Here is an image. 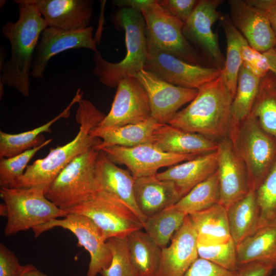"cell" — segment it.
Listing matches in <instances>:
<instances>
[{"instance_id": "5", "label": "cell", "mask_w": 276, "mask_h": 276, "mask_svg": "<svg viewBox=\"0 0 276 276\" xmlns=\"http://www.w3.org/2000/svg\"><path fill=\"white\" fill-rule=\"evenodd\" d=\"M41 187H1L0 196L6 210V236L14 235L46 223L68 213L60 209L45 196Z\"/></svg>"}, {"instance_id": "4", "label": "cell", "mask_w": 276, "mask_h": 276, "mask_svg": "<svg viewBox=\"0 0 276 276\" xmlns=\"http://www.w3.org/2000/svg\"><path fill=\"white\" fill-rule=\"evenodd\" d=\"M114 26L125 34L126 54L120 62L112 63L104 59L98 52L94 53L92 71L104 85L117 87L123 79L135 76L144 68L147 57L145 21L141 12L129 8H121L113 15Z\"/></svg>"}, {"instance_id": "49", "label": "cell", "mask_w": 276, "mask_h": 276, "mask_svg": "<svg viewBox=\"0 0 276 276\" xmlns=\"http://www.w3.org/2000/svg\"><path fill=\"white\" fill-rule=\"evenodd\" d=\"M0 213L2 216H7L6 208L4 203H1L0 205Z\"/></svg>"}, {"instance_id": "46", "label": "cell", "mask_w": 276, "mask_h": 276, "mask_svg": "<svg viewBox=\"0 0 276 276\" xmlns=\"http://www.w3.org/2000/svg\"><path fill=\"white\" fill-rule=\"evenodd\" d=\"M19 276H50L37 269L32 264L24 265V268Z\"/></svg>"}, {"instance_id": "6", "label": "cell", "mask_w": 276, "mask_h": 276, "mask_svg": "<svg viewBox=\"0 0 276 276\" xmlns=\"http://www.w3.org/2000/svg\"><path fill=\"white\" fill-rule=\"evenodd\" d=\"M99 152L93 148L73 159L50 185L45 192L46 197L65 211L96 194L100 190L96 175Z\"/></svg>"}, {"instance_id": "42", "label": "cell", "mask_w": 276, "mask_h": 276, "mask_svg": "<svg viewBox=\"0 0 276 276\" xmlns=\"http://www.w3.org/2000/svg\"><path fill=\"white\" fill-rule=\"evenodd\" d=\"M198 1L159 0L158 4L170 13L186 22L191 16Z\"/></svg>"}, {"instance_id": "26", "label": "cell", "mask_w": 276, "mask_h": 276, "mask_svg": "<svg viewBox=\"0 0 276 276\" xmlns=\"http://www.w3.org/2000/svg\"><path fill=\"white\" fill-rule=\"evenodd\" d=\"M83 93L78 89L68 106L59 114L48 122L32 130L21 133L11 134L0 131V158H9L19 154L42 143L43 132H50L53 124L62 118L70 116L71 109L82 98Z\"/></svg>"}, {"instance_id": "13", "label": "cell", "mask_w": 276, "mask_h": 276, "mask_svg": "<svg viewBox=\"0 0 276 276\" xmlns=\"http://www.w3.org/2000/svg\"><path fill=\"white\" fill-rule=\"evenodd\" d=\"M100 151L115 164L125 165L134 178L155 175L161 168L170 167L199 156L165 152L152 144L130 147L113 146Z\"/></svg>"}, {"instance_id": "34", "label": "cell", "mask_w": 276, "mask_h": 276, "mask_svg": "<svg viewBox=\"0 0 276 276\" xmlns=\"http://www.w3.org/2000/svg\"><path fill=\"white\" fill-rule=\"evenodd\" d=\"M219 179L217 171L192 189L172 206L187 215L201 211L218 203Z\"/></svg>"}, {"instance_id": "39", "label": "cell", "mask_w": 276, "mask_h": 276, "mask_svg": "<svg viewBox=\"0 0 276 276\" xmlns=\"http://www.w3.org/2000/svg\"><path fill=\"white\" fill-rule=\"evenodd\" d=\"M112 255L109 266L102 276H135L130 260L127 237H114L106 241Z\"/></svg>"}, {"instance_id": "14", "label": "cell", "mask_w": 276, "mask_h": 276, "mask_svg": "<svg viewBox=\"0 0 276 276\" xmlns=\"http://www.w3.org/2000/svg\"><path fill=\"white\" fill-rule=\"evenodd\" d=\"M147 94L151 118L161 124H168L184 105L191 102L198 89L177 86L144 68L135 76Z\"/></svg>"}, {"instance_id": "1", "label": "cell", "mask_w": 276, "mask_h": 276, "mask_svg": "<svg viewBox=\"0 0 276 276\" xmlns=\"http://www.w3.org/2000/svg\"><path fill=\"white\" fill-rule=\"evenodd\" d=\"M18 18L2 27L3 36L11 45V57L4 64L0 82L15 88L25 97L30 94V72L36 48L48 26L32 0H17Z\"/></svg>"}, {"instance_id": "35", "label": "cell", "mask_w": 276, "mask_h": 276, "mask_svg": "<svg viewBox=\"0 0 276 276\" xmlns=\"http://www.w3.org/2000/svg\"><path fill=\"white\" fill-rule=\"evenodd\" d=\"M187 216L172 206L148 217L143 224V228L163 248L167 246Z\"/></svg>"}, {"instance_id": "23", "label": "cell", "mask_w": 276, "mask_h": 276, "mask_svg": "<svg viewBox=\"0 0 276 276\" xmlns=\"http://www.w3.org/2000/svg\"><path fill=\"white\" fill-rule=\"evenodd\" d=\"M152 144L165 152L183 155H203L218 148V143L212 139L184 131L168 124H160L156 128Z\"/></svg>"}, {"instance_id": "40", "label": "cell", "mask_w": 276, "mask_h": 276, "mask_svg": "<svg viewBox=\"0 0 276 276\" xmlns=\"http://www.w3.org/2000/svg\"><path fill=\"white\" fill-rule=\"evenodd\" d=\"M241 57L242 64L260 78L270 71L264 55L250 47L245 38L241 46Z\"/></svg>"}, {"instance_id": "7", "label": "cell", "mask_w": 276, "mask_h": 276, "mask_svg": "<svg viewBox=\"0 0 276 276\" xmlns=\"http://www.w3.org/2000/svg\"><path fill=\"white\" fill-rule=\"evenodd\" d=\"M231 141L246 168L249 190L256 191L276 160V140L249 114Z\"/></svg>"}, {"instance_id": "44", "label": "cell", "mask_w": 276, "mask_h": 276, "mask_svg": "<svg viewBox=\"0 0 276 276\" xmlns=\"http://www.w3.org/2000/svg\"><path fill=\"white\" fill-rule=\"evenodd\" d=\"M273 267L262 261H252L238 266L235 276H269Z\"/></svg>"}, {"instance_id": "31", "label": "cell", "mask_w": 276, "mask_h": 276, "mask_svg": "<svg viewBox=\"0 0 276 276\" xmlns=\"http://www.w3.org/2000/svg\"><path fill=\"white\" fill-rule=\"evenodd\" d=\"M231 237L236 245L252 233L258 222L256 191L249 190L242 199L227 209Z\"/></svg>"}, {"instance_id": "28", "label": "cell", "mask_w": 276, "mask_h": 276, "mask_svg": "<svg viewBox=\"0 0 276 276\" xmlns=\"http://www.w3.org/2000/svg\"><path fill=\"white\" fill-rule=\"evenodd\" d=\"M127 239L134 275L157 276L162 248L142 230L131 233Z\"/></svg>"}, {"instance_id": "16", "label": "cell", "mask_w": 276, "mask_h": 276, "mask_svg": "<svg viewBox=\"0 0 276 276\" xmlns=\"http://www.w3.org/2000/svg\"><path fill=\"white\" fill-rule=\"evenodd\" d=\"M93 31L91 27L71 31L52 27L45 28L34 52L30 77L42 79L50 59L68 50L85 48L94 53L98 52Z\"/></svg>"}, {"instance_id": "12", "label": "cell", "mask_w": 276, "mask_h": 276, "mask_svg": "<svg viewBox=\"0 0 276 276\" xmlns=\"http://www.w3.org/2000/svg\"><path fill=\"white\" fill-rule=\"evenodd\" d=\"M151 118L146 91L136 77L131 76L119 82L109 112L96 127H116L144 122Z\"/></svg>"}, {"instance_id": "10", "label": "cell", "mask_w": 276, "mask_h": 276, "mask_svg": "<svg viewBox=\"0 0 276 276\" xmlns=\"http://www.w3.org/2000/svg\"><path fill=\"white\" fill-rule=\"evenodd\" d=\"M147 42L148 54L144 69L170 84L199 89L221 75V69L188 63L159 48L147 39Z\"/></svg>"}, {"instance_id": "51", "label": "cell", "mask_w": 276, "mask_h": 276, "mask_svg": "<svg viewBox=\"0 0 276 276\" xmlns=\"http://www.w3.org/2000/svg\"><path fill=\"white\" fill-rule=\"evenodd\" d=\"M273 276H276V273L274 274Z\"/></svg>"}, {"instance_id": "32", "label": "cell", "mask_w": 276, "mask_h": 276, "mask_svg": "<svg viewBox=\"0 0 276 276\" xmlns=\"http://www.w3.org/2000/svg\"><path fill=\"white\" fill-rule=\"evenodd\" d=\"M219 20L225 34L227 45L221 76L234 98L236 93L239 73L243 62L241 46L245 38L233 24L229 15L222 14Z\"/></svg>"}, {"instance_id": "41", "label": "cell", "mask_w": 276, "mask_h": 276, "mask_svg": "<svg viewBox=\"0 0 276 276\" xmlns=\"http://www.w3.org/2000/svg\"><path fill=\"white\" fill-rule=\"evenodd\" d=\"M235 271L224 268L206 260L198 258L183 276H235Z\"/></svg>"}, {"instance_id": "27", "label": "cell", "mask_w": 276, "mask_h": 276, "mask_svg": "<svg viewBox=\"0 0 276 276\" xmlns=\"http://www.w3.org/2000/svg\"><path fill=\"white\" fill-rule=\"evenodd\" d=\"M189 217L197 235V243L212 244L232 239L227 209L220 203L190 214Z\"/></svg>"}, {"instance_id": "29", "label": "cell", "mask_w": 276, "mask_h": 276, "mask_svg": "<svg viewBox=\"0 0 276 276\" xmlns=\"http://www.w3.org/2000/svg\"><path fill=\"white\" fill-rule=\"evenodd\" d=\"M238 266L252 261H262L276 269V227L257 228L237 245Z\"/></svg>"}, {"instance_id": "48", "label": "cell", "mask_w": 276, "mask_h": 276, "mask_svg": "<svg viewBox=\"0 0 276 276\" xmlns=\"http://www.w3.org/2000/svg\"><path fill=\"white\" fill-rule=\"evenodd\" d=\"M271 28L276 37V1L267 12Z\"/></svg>"}, {"instance_id": "8", "label": "cell", "mask_w": 276, "mask_h": 276, "mask_svg": "<svg viewBox=\"0 0 276 276\" xmlns=\"http://www.w3.org/2000/svg\"><path fill=\"white\" fill-rule=\"evenodd\" d=\"M65 211L89 218L101 230L106 241L114 237H127L143 228L140 219L127 205L103 190Z\"/></svg>"}, {"instance_id": "47", "label": "cell", "mask_w": 276, "mask_h": 276, "mask_svg": "<svg viewBox=\"0 0 276 276\" xmlns=\"http://www.w3.org/2000/svg\"><path fill=\"white\" fill-rule=\"evenodd\" d=\"M263 54L267 59L270 71L276 75V51L272 49Z\"/></svg>"}, {"instance_id": "20", "label": "cell", "mask_w": 276, "mask_h": 276, "mask_svg": "<svg viewBox=\"0 0 276 276\" xmlns=\"http://www.w3.org/2000/svg\"><path fill=\"white\" fill-rule=\"evenodd\" d=\"M48 27L71 31L89 27L93 12L90 0H32Z\"/></svg>"}, {"instance_id": "17", "label": "cell", "mask_w": 276, "mask_h": 276, "mask_svg": "<svg viewBox=\"0 0 276 276\" xmlns=\"http://www.w3.org/2000/svg\"><path fill=\"white\" fill-rule=\"evenodd\" d=\"M217 154L220 189L218 203L227 209L249 191L248 175L231 140L225 139L218 143Z\"/></svg>"}, {"instance_id": "30", "label": "cell", "mask_w": 276, "mask_h": 276, "mask_svg": "<svg viewBox=\"0 0 276 276\" xmlns=\"http://www.w3.org/2000/svg\"><path fill=\"white\" fill-rule=\"evenodd\" d=\"M260 80V78L242 65L231 107V138L235 135L240 125L250 114L258 93Z\"/></svg>"}, {"instance_id": "2", "label": "cell", "mask_w": 276, "mask_h": 276, "mask_svg": "<svg viewBox=\"0 0 276 276\" xmlns=\"http://www.w3.org/2000/svg\"><path fill=\"white\" fill-rule=\"evenodd\" d=\"M90 101L82 98L78 102L75 116L79 125L75 137L66 144L50 149L44 158L28 165L12 188L41 187L45 192L61 171L77 156L95 148L101 142L90 132L105 117Z\"/></svg>"}, {"instance_id": "18", "label": "cell", "mask_w": 276, "mask_h": 276, "mask_svg": "<svg viewBox=\"0 0 276 276\" xmlns=\"http://www.w3.org/2000/svg\"><path fill=\"white\" fill-rule=\"evenodd\" d=\"M228 3L233 24L250 47L261 53L276 47V37L267 12L254 7L246 0H229Z\"/></svg>"}, {"instance_id": "15", "label": "cell", "mask_w": 276, "mask_h": 276, "mask_svg": "<svg viewBox=\"0 0 276 276\" xmlns=\"http://www.w3.org/2000/svg\"><path fill=\"white\" fill-rule=\"evenodd\" d=\"M223 2L222 0L198 1L182 29L186 39L198 45L215 67L221 70L224 67L225 59L217 35L212 28L222 15L217 9Z\"/></svg>"}, {"instance_id": "50", "label": "cell", "mask_w": 276, "mask_h": 276, "mask_svg": "<svg viewBox=\"0 0 276 276\" xmlns=\"http://www.w3.org/2000/svg\"><path fill=\"white\" fill-rule=\"evenodd\" d=\"M273 50L276 51V47Z\"/></svg>"}, {"instance_id": "19", "label": "cell", "mask_w": 276, "mask_h": 276, "mask_svg": "<svg viewBox=\"0 0 276 276\" xmlns=\"http://www.w3.org/2000/svg\"><path fill=\"white\" fill-rule=\"evenodd\" d=\"M171 240L169 246L162 248L157 276H183L199 258L197 235L189 215Z\"/></svg>"}, {"instance_id": "21", "label": "cell", "mask_w": 276, "mask_h": 276, "mask_svg": "<svg viewBox=\"0 0 276 276\" xmlns=\"http://www.w3.org/2000/svg\"><path fill=\"white\" fill-rule=\"evenodd\" d=\"M96 175L100 190L113 195L127 205L143 225L147 218L136 204L135 178L130 172L117 166L104 152L99 151L96 161Z\"/></svg>"}, {"instance_id": "37", "label": "cell", "mask_w": 276, "mask_h": 276, "mask_svg": "<svg viewBox=\"0 0 276 276\" xmlns=\"http://www.w3.org/2000/svg\"><path fill=\"white\" fill-rule=\"evenodd\" d=\"M52 141L49 139L40 145L9 158H0V186L12 188L28 167V164L35 154Z\"/></svg>"}, {"instance_id": "9", "label": "cell", "mask_w": 276, "mask_h": 276, "mask_svg": "<svg viewBox=\"0 0 276 276\" xmlns=\"http://www.w3.org/2000/svg\"><path fill=\"white\" fill-rule=\"evenodd\" d=\"M145 21L147 40L188 63L200 65V58L183 35L184 22L161 6L157 0H143L139 10Z\"/></svg>"}, {"instance_id": "11", "label": "cell", "mask_w": 276, "mask_h": 276, "mask_svg": "<svg viewBox=\"0 0 276 276\" xmlns=\"http://www.w3.org/2000/svg\"><path fill=\"white\" fill-rule=\"evenodd\" d=\"M56 227L71 231L77 237L80 246L89 252L90 260L87 276H97L109 266L111 252L102 232L89 218L78 214L68 213L63 219H53L32 229L37 237Z\"/></svg>"}, {"instance_id": "43", "label": "cell", "mask_w": 276, "mask_h": 276, "mask_svg": "<svg viewBox=\"0 0 276 276\" xmlns=\"http://www.w3.org/2000/svg\"><path fill=\"white\" fill-rule=\"evenodd\" d=\"M24 265L20 264L15 254L3 243L0 244V276H19Z\"/></svg>"}, {"instance_id": "3", "label": "cell", "mask_w": 276, "mask_h": 276, "mask_svg": "<svg viewBox=\"0 0 276 276\" xmlns=\"http://www.w3.org/2000/svg\"><path fill=\"white\" fill-rule=\"evenodd\" d=\"M233 99L221 75L199 89L196 97L168 124L212 140L223 137L229 133Z\"/></svg>"}, {"instance_id": "24", "label": "cell", "mask_w": 276, "mask_h": 276, "mask_svg": "<svg viewBox=\"0 0 276 276\" xmlns=\"http://www.w3.org/2000/svg\"><path fill=\"white\" fill-rule=\"evenodd\" d=\"M217 168L216 150L172 166L166 170L157 173L156 176L160 180L173 182L182 197L212 175Z\"/></svg>"}, {"instance_id": "38", "label": "cell", "mask_w": 276, "mask_h": 276, "mask_svg": "<svg viewBox=\"0 0 276 276\" xmlns=\"http://www.w3.org/2000/svg\"><path fill=\"white\" fill-rule=\"evenodd\" d=\"M197 251L199 258L227 270L235 271L238 268L237 245L232 239L212 244L197 243Z\"/></svg>"}, {"instance_id": "25", "label": "cell", "mask_w": 276, "mask_h": 276, "mask_svg": "<svg viewBox=\"0 0 276 276\" xmlns=\"http://www.w3.org/2000/svg\"><path fill=\"white\" fill-rule=\"evenodd\" d=\"M160 124L151 118L144 122L116 127L100 128L96 126L90 134L101 140L95 148L99 151L113 146L130 147L152 144L153 133Z\"/></svg>"}, {"instance_id": "45", "label": "cell", "mask_w": 276, "mask_h": 276, "mask_svg": "<svg viewBox=\"0 0 276 276\" xmlns=\"http://www.w3.org/2000/svg\"><path fill=\"white\" fill-rule=\"evenodd\" d=\"M246 1L254 7L267 12L276 0H246Z\"/></svg>"}, {"instance_id": "22", "label": "cell", "mask_w": 276, "mask_h": 276, "mask_svg": "<svg viewBox=\"0 0 276 276\" xmlns=\"http://www.w3.org/2000/svg\"><path fill=\"white\" fill-rule=\"evenodd\" d=\"M134 196L147 218L173 206L181 198L173 182L159 179L156 175L135 178Z\"/></svg>"}, {"instance_id": "33", "label": "cell", "mask_w": 276, "mask_h": 276, "mask_svg": "<svg viewBox=\"0 0 276 276\" xmlns=\"http://www.w3.org/2000/svg\"><path fill=\"white\" fill-rule=\"evenodd\" d=\"M250 114L264 131L276 140V75L271 71L261 78Z\"/></svg>"}, {"instance_id": "36", "label": "cell", "mask_w": 276, "mask_h": 276, "mask_svg": "<svg viewBox=\"0 0 276 276\" xmlns=\"http://www.w3.org/2000/svg\"><path fill=\"white\" fill-rule=\"evenodd\" d=\"M256 196L259 216L256 229L264 226L276 227V160L256 191Z\"/></svg>"}]
</instances>
